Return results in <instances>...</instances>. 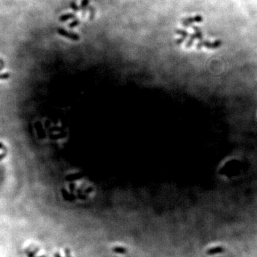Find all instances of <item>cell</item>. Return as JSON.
<instances>
[{
	"label": "cell",
	"instance_id": "obj_1",
	"mask_svg": "<svg viewBox=\"0 0 257 257\" xmlns=\"http://www.w3.org/2000/svg\"><path fill=\"white\" fill-rule=\"evenodd\" d=\"M57 32H58L59 35H61V36H63L64 37H66V38L70 39L71 40H77L80 39V36H79L77 34H75V33L69 32V31L66 30L65 29H64L59 28L58 30H57Z\"/></svg>",
	"mask_w": 257,
	"mask_h": 257
},
{
	"label": "cell",
	"instance_id": "obj_2",
	"mask_svg": "<svg viewBox=\"0 0 257 257\" xmlns=\"http://www.w3.org/2000/svg\"><path fill=\"white\" fill-rule=\"evenodd\" d=\"M75 17V14L71 13H68L61 16V17L59 18V20H60V22H65L66 20H69L70 18H73Z\"/></svg>",
	"mask_w": 257,
	"mask_h": 257
},
{
	"label": "cell",
	"instance_id": "obj_3",
	"mask_svg": "<svg viewBox=\"0 0 257 257\" xmlns=\"http://www.w3.org/2000/svg\"><path fill=\"white\" fill-rule=\"evenodd\" d=\"M79 23H80V22H79L78 20H75V21H73V22H72L71 23H70V25H69V27H75L76 26H78L79 25Z\"/></svg>",
	"mask_w": 257,
	"mask_h": 257
},
{
	"label": "cell",
	"instance_id": "obj_4",
	"mask_svg": "<svg viewBox=\"0 0 257 257\" xmlns=\"http://www.w3.org/2000/svg\"><path fill=\"white\" fill-rule=\"evenodd\" d=\"M89 2V0H82V3H81V7L83 8H85L87 5H88Z\"/></svg>",
	"mask_w": 257,
	"mask_h": 257
},
{
	"label": "cell",
	"instance_id": "obj_5",
	"mask_svg": "<svg viewBox=\"0 0 257 257\" xmlns=\"http://www.w3.org/2000/svg\"><path fill=\"white\" fill-rule=\"evenodd\" d=\"M71 8L73 9V10L74 11H78V7H77V6L76 5V4L75 3H72L71 4Z\"/></svg>",
	"mask_w": 257,
	"mask_h": 257
}]
</instances>
